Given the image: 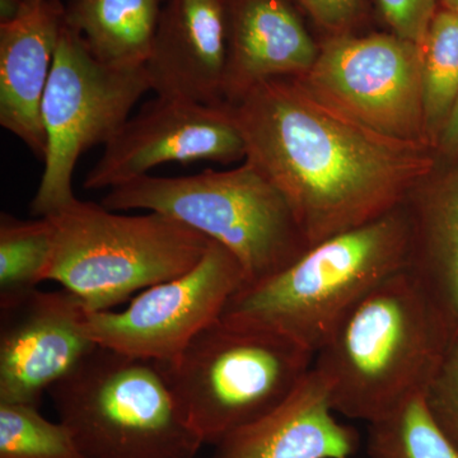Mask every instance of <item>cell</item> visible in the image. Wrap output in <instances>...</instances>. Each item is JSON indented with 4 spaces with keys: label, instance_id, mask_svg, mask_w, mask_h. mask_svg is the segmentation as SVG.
Masks as SVG:
<instances>
[{
    "label": "cell",
    "instance_id": "obj_1",
    "mask_svg": "<svg viewBox=\"0 0 458 458\" xmlns=\"http://www.w3.org/2000/svg\"><path fill=\"white\" fill-rule=\"evenodd\" d=\"M225 105L245 161L282 192L310 247L397 209L438 161L433 148L364 125L301 78H271Z\"/></svg>",
    "mask_w": 458,
    "mask_h": 458
},
{
    "label": "cell",
    "instance_id": "obj_2",
    "mask_svg": "<svg viewBox=\"0 0 458 458\" xmlns=\"http://www.w3.org/2000/svg\"><path fill=\"white\" fill-rule=\"evenodd\" d=\"M408 269L386 280L315 355L336 414L372 423L426 394L454 340Z\"/></svg>",
    "mask_w": 458,
    "mask_h": 458
},
{
    "label": "cell",
    "instance_id": "obj_3",
    "mask_svg": "<svg viewBox=\"0 0 458 458\" xmlns=\"http://www.w3.org/2000/svg\"><path fill=\"white\" fill-rule=\"evenodd\" d=\"M405 204L310 247L284 270L238 289L221 318L267 328L316 352L377 286L408 269Z\"/></svg>",
    "mask_w": 458,
    "mask_h": 458
},
{
    "label": "cell",
    "instance_id": "obj_4",
    "mask_svg": "<svg viewBox=\"0 0 458 458\" xmlns=\"http://www.w3.org/2000/svg\"><path fill=\"white\" fill-rule=\"evenodd\" d=\"M47 216L55 241L47 280L77 295L89 312L183 276L212 241L165 214H122L78 198Z\"/></svg>",
    "mask_w": 458,
    "mask_h": 458
},
{
    "label": "cell",
    "instance_id": "obj_5",
    "mask_svg": "<svg viewBox=\"0 0 458 458\" xmlns=\"http://www.w3.org/2000/svg\"><path fill=\"white\" fill-rule=\"evenodd\" d=\"M101 204L114 212L165 214L197 229L234 255L245 285L271 278L310 249L282 192L246 161L190 176L146 174L108 190Z\"/></svg>",
    "mask_w": 458,
    "mask_h": 458
},
{
    "label": "cell",
    "instance_id": "obj_6",
    "mask_svg": "<svg viewBox=\"0 0 458 458\" xmlns=\"http://www.w3.org/2000/svg\"><path fill=\"white\" fill-rule=\"evenodd\" d=\"M313 361L288 337L219 318L174 360L156 363L189 426L216 445L280 405Z\"/></svg>",
    "mask_w": 458,
    "mask_h": 458
},
{
    "label": "cell",
    "instance_id": "obj_7",
    "mask_svg": "<svg viewBox=\"0 0 458 458\" xmlns=\"http://www.w3.org/2000/svg\"><path fill=\"white\" fill-rule=\"evenodd\" d=\"M49 394L83 458H195L204 445L153 360L96 345Z\"/></svg>",
    "mask_w": 458,
    "mask_h": 458
},
{
    "label": "cell",
    "instance_id": "obj_8",
    "mask_svg": "<svg viewBox=\"0 0 458 458\" xmlns=\"http://www.w3.org/2000/svg\"><path fill=\"white\" fill-rule=\"evenodd\" d=\"M149 90L144 65L119 68L99 62L64 25L42 99L47 155L31 201L35 216H50L77 198L72 182L81 157L108 143Z\"/></svg>",
    "mask_w": 458,
    "mask_h": 458
},
{
    "label": "cell",
    "instance_id": "obj_9",
    "mask_svg": "<svg viewBox=\"0 0 458 458\" xmlns=\"http://www.w3.org/2000/svg\"><path fill=\"white\" fill-rule=\"evenodd\" d=\"M421 62L420 45L393 32L340 36L319 41L315 64L300 78L364 125L430 147L424 126Z\"/></svg>",
    "mask_w": 458,
    "mask_h": 458
},
{
    "label": "cell",
    "instance_id": "obj_10",
    "mask_svg": "<svg viewBox=\"0 0 458 458\" xmlns=\"http://www.w3.org/2000/svg\"><path fill=\"white\" fill-rule=\"evenodd\" d=\"M243 285L240 262L221 243L210 241L197 267L140 292L123 311L87 312V335L96 345L131 357L172 360L221 318Z\"/></svg>",
    "mask_w": 458,
    "mask_h": 458
},
{
    "label": "cell",
    "instance_id": "obj_11",
    "mask_svg": "<svg viewBox=\"0 0 458 458\" xmlns=\"http://www.w3.org/2000/svg\"><path fill=\"white\" fill-rule=\"evenodd\" d=\"M242 135L227 105L156 96L129 117L104 146L83 181L87 190H111L168 164L245 161Z\"/></svg>",
    "mask_w": 458,
    "mask_h": 458
},
{
    "label": "cell",
    "instance_id": "obj_12",
    "mask_svg": "<svg viewBox=\"0 0 458 458\" xmlns=\"http://www.w3.org/2000/svg\"><path fill=\"white\" fill-rule=\"evenodd\" d=\"M87 312L66 289H35L0 309V403L40 405L42 394L95 348Z\"/></svg>",
    "mask_w": 458,
    "mask_h": 458
},
{
    "label": "cell",
    "instance_id": "obj_13",
    "mask_svg": "<svg viewBox=\"0 0 458 458\" xmlns=\"http://www.w3.org/2000/svg\"><path fill=\"white\" fill-rule=\"evenodd\" d=\"M227 0H165L146 68L156 95L225 105Z\"/></svg>",
    "mask_w": 458,
    "mask_h": 458
},
{
    "label": "cell",
    "instance_id": "obj_14",
    "mask_svg": "<svg viewBox=\"0 0 458 458\" xmlns=\"http://www.w3.org/2000/svg\"><path fill=\"white\" fill-rule=\"evenodd\" d=\"M64 25L60 0H25L14 20L0 23V125L42 162V99Z\"/></svg>",
    "mask_w": 458,
    "mask_h": 458
},
{
    "label": "cell",
    "instance_id": "obj_15",
    "mask_svg": "<svg viewBox=\"0 0 458 458\" xmlns=\"http://www.w3.org/2000/svg\"><path fill=\"white\" fill-rule=\"evenodd\" d=\"M227 9L225 104L264 81L311 71L319 42L294 0H227Z\"/></svg>",
    "mask_w": 458,
    "mask_h": 458
},
{
    "label": "cell",
    "instance_id": "obj_16",
    "mask_svg": "<svg viewBox=\"0 0 458 458\" xmlns=\"http://www.w3.org/2000/svg\"><path fill=\"white\" fill-rule=\"evenodd\" d=\"M335 414L312 367L280 405L216 445L213 458H352L360 433Z\"/></svg>",
    "mask_w": 458,
    "mask_h": 458
},
{
    "label": "cell",
    "instance_id": "obj_17",
    "mask_svg": "<svg viewBox=\"0 0 458 458\" xmlns=\"http://www.w3.org/2000/svg\"><path fill=\"white\" fill-rule=\"evenodd\" d=\"M408 271L458 335V156L436 168L409 195Z\"/></svg>",
    "mask_w": 458,
    "mask_h": 458
},
{
    "label": "cell",
    "instance_id": "obj_18",
    "mask_svg": "<svg viewBox=\"0 0 458 458\" xmlns=\"http://www.w3.org/2000/svg\"><path fill=\"white\" fill-rule=\"evenodd\" d=\"M165 0H71L65 25L99 62L119 68L146 65Z\"/></svg>",
    "mask_w": 458,
    "mask_h": 458
},
{
    "label": "cell",
    "instance_id": "obj_19",
    "mask_svg": "<svg viewBox=\"0 0 458 458\" xmlns=\"http://www.w3.org/2000/svg\"><path fill=\"white\" fill-rule=\"evenodd\" d=\"M421 49L424 126L436 150L458 102V13L439 7Z\"/></svg>",
    "mask_w": 458,
    "mask_h": 458
},
{
    "label": "cell",
    "instance_id": "obj_20",
    "mask_svg": "<svg viewBox=\"0 0 458 458\" xmlns=\"http://www.w3.org/2000/svg\"><path fill=\"white\" fill-rule=\"evenodd\" d=\"M54 227L47 216L23 221L0 216V309L11 306L47 280L54 255Z\"/></svg>",
    "mask_w": 458,
    "mask_h": 458
},
{
    "label": "cell",
    "instance_id": "obj_21",
    "mask_svg": "<svg viewBox=\"0 0 458 458\" xmlns=\"http://www.w3.org/2000/svg\"><path fill=\"white\" fill-rule=\"evenodd\" d=\"M369 426V458H458L456 445L434 420L424 394Z\"/></svg>",
    "mask_w": 458,
    "mask_h": 458
},
{
    "label": "cell",
    "instance_id": "obj_22",
    "mask_svg": "<svg viewBox=\"0 0 458 458\" xmlns=\"http://www.w3.org/2000/svg\"><path fill=\"white\" fill-rule=\"evenodd\" d=\"M0 458H83L73 436L38 406L0 403Z\"/></svg>",
    "mask_w": 458,
    "mask_h": 458
},
{
    "label": "cell",
    "instance_id": "obj_23",
    "mask_svg": "<svg viewBox=\"0 0 458 458\" xmlns=\"http://www.w3.org/2000/svg\"><path fill=\"white\" fill-rule=\"evenodd\" d=\"M428 409L458 450V335L424 394Z\"/></svg>",
    "mask_w": 458,
    "mask_h": 458
},
{
    "label": "cell",
    "instance_id": "obj_24",
    "mask_svg": "<svg viewBox=\"0 0 458 458\" xmlns=\"http://www.w3.org/2000/svg\"><path fill=\"white\" fill-rule=\"evenodd\" d=\"M324 38L358 35L369 18V0H294Z\"/></svg>",
    "mask_w": 458,
    "mask_h": 458
},
{
    "label": "cell",
    "instance_id": "obj_25",
    "mask_svg": "<svg viewBox=\"0 0 458 458\" xmlns=\"http://www.w3.org/2000/svg\"><path fill=\"white\" fill-rule=\"evenodd\" d=\"M390 32L405 40L423 45L438 0H377Z\"/></svg>",
    "mask_w": 458,
    "mask_h": 458
},
{
    "label": "cell",
    "instance_id": "obj_26",
    "mask_svg": "<svg viewBox=\"0 0 458 458\" xmlns=\"http://www.w3.org/2000/svg\"><path fill=\"white\" fill-rule=\"evenodd\" d=\"M436 153L439 161H447L458 156V102L442 132Z\"/></svg>",
    "mask_w": 458,
    "mask_h": 458
},
{
    "label": "cell",
    "instance_id": "obj_27",
    "mask_svg": "<svg viewBox=\"0 0 458 458\" xmlns=\"http://www.w3.org/2000/svg\"><path fill=\"white\" fill-rule=\"evenodd\" d=\"M25 0H0V23L14 20L22 11Z\"/></svg>",
    "mask_w": 458,
    "mask_h": 458
},
{
    "label": "cell",
    "instance_id": "obj_28",
    "mask_svg": "<svg viewBox=\"0 0 458 458\" xmlns=\"http://www.w3.org/2000/svg\"><path fill=\"white\" fill-rule=\"evenodd\" d=\"M439 7L458 13V0H438Z\"/></svg>",
    "mask_w": 458,
    "mask_h": 458
}]
</instances>
